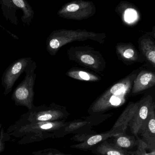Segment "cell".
Segmentation results:
<instances>
[{"mask_svg":"<svg viewBox=\"0 0 155 155\" xmlns=\"http://www.w3.org/2000/svg\"><path fill=\"white\" fill-rule=\"evenodd\" d=\"M137 17L136 12L134 10L128 9L126 10L125 15V19L128 22H131L134 21Z\"/></svg>","mask_w":155,"mask_h":155,"instance_id":"44dd1931","label":"cell"},{"mask_svg":"<svg viewBox=\"0 0 155 155\" xmlns=\"http://www.w3.org/2000/svg\"><path fill=\"white\" fill-rule=\"evenodd\" d=\"M36 67V63L34 61L27 66L25 71V77L15 87L11 97L15 105L25 107L28 110H30L34 105V88L36 77L35 73Z\"/></svg>","mask_w":155,"mask_h":155,"instance_id":"5b68a950","label":"cell"},{"mask_svg":"<svg viewBox=\"0 0 155 155\" xmlns=\"http://www.w3.org/2000/svg\"><path fill=\"white\" fill-rule=\"evenodd\" d=\"M66 123V120L34 123L17 122L12 127L15 129L17 135L25 136V138L21 140H23L25 143L32 137L33 139L35 137H55L54 133L64 126Z\"/></svg>","mask_w":155,"mask_h":155,"instance_id":"277c9868","label":"cell"},{"mask_svg":"<svg viewBox=\"0 0 155 155\" xmlns=\"http://www.w3.org/2000/svg\"><path fill=\"white\" fill-rule=\"evenodd\" d=\"M138 135L147 149L154 151L155 147V105L153 103L148 117L140 128Z\"/></svg>","mask_w":155,"mask_h":155,"instance_id":"7c38bea8","label":"cell"},{"mask_svg":"<svg viewBox=\"0 0 155 155\" xmlns=\"http://www.w3.org/2000/svg\"><path fill=\"white\" fill-rule=\"evenodd\" d=\"M1 127H2V125L0 124V131H1Z\"/></svg>","mask_w":155,"mask_h":155,"instance_id":"cb8c5ba5","label":"cell"},{"mask_svg":"<svg viewBox=\"0 0 155 155\" xmlns=\"http://www.w3.org/2000/svg\"><path fill=\"white\" fill-rule=\"evenodd\" d=\"M87 39H91L98 41L101 44L104 43L102 38L96 35L76 33L64 31H56L53 32L48 36L46 42V48L48 53L55 56L62 46L67 44L75 41H83Z\"/></svg>","mask_w":155,"mask_h":155,"instance_id":"ba28073f","label":"cell"},{"mask_svg":"<svg viewBox=\"0 0 155 155\" xmlns=\"http://www.w3.org/2000/svg\"><path fill=\"white\" fill-rule=\"evenodd\" d=\"M115 48L118 59L126 65L143 63L145 61L141 53L131 43H119Z\"/></svg>","mask_w":155,"mask_h":155,"instance_id":"4fadbf2b","label":"cell"},{"mask_svg":"<svg viewBox=\"0 0 155 155\" xmlns=\"http://www.w3.org/2000/svg\"><path fill=\"white\" fill-rule=\"evenodd\" d=\"M143 68L133 71L106 89L93 102L87 113L89 115L101 114L123 105L130 96L135 78Z\"/></svg>","mask_w":155,"mask_h":155,"instance_id":"6da1fadb","label":"cell"},{"mask_svg":"<svg viewBox=\"0 0 155 155\" xmlns=\"http://www.w3.org/2000/svg\"><path fill=\"white\" fill-rule=\"evenodd\" d=\"M113 137V140L112 144L126 151L138 146L139 144L138 139L134 136L128 135L126 134H120Z\"/></svg>","mask_w":155,"mask_h":155,"instance_id":"d6986e66","label":"cell"},{"mask_svg":"<svg viewBox=\"0 0 155 155\" xmlns=\"http://www.w3.org/2000/svg\"><path fill=\"white\" fill-rule=\"evenodd\" d=\"M66 76L76 80L85 82H97L102 79V77L91 72L80 68H73L66 72Z\"/></svg>","mask_w":155,"mask_h":155,"instance_id":"e0dca14e","label":"cell"},{"mask_svg":"<svg viewBox=\"0 0 155 155\" xmlns=\"http://www.w3.org/2000/svg\"><path fill=\"white\" fill-rule=\"evenodd\" d=\"M79 9V5L76 4H72L66 7V10L69 12H74L77 11Z\"/></svg>","mask_w":155,"mask_h":155,"instance_id":"7402d4cb","label":"cell"},{"mask_svg":"<svg viewBox=\"0 0 155 155\" xmlns=\"http://www.w3.org/2000/svg\"><path fill=\"white\" fill-rule=\"evenodd\" d=\"M70 115L66 107L52 103L49 106L34 105L27 113L22 115L17 122L34 123L66 120Z\"/></svg>","mask_w":155,"mask_h":155,"instance_id":"3957f363","label":"cell"},{"mask_svg":"<svg viewBox=\"0 0 155 155\" xmlns=\"http://www.w3.org/2000/svg\"><path fill=\"white\" fill-rule=\"evenodd\" d=\"M1 9L6 21L13 25L18 24L16 12L21 10L22 12L21 21L25 25L29 26L35 15L34 11L27 0H0Z\"/></svg>","mask_w":155,"mask_h":155,"instance_id":"52a82bcc","label":"cell"},{"mask_svg":"<svg viewBox=\"0 0 155 155\" xmlns=\"http://www.w3.org/2000/svg\"><path fill=\"white\" fill-rule=\"evenodd\" d=\"M113 114L90 115L84 118L66 122L62 127L54 133L55 137H62L69 134H90L92 127L103 123L113 116Z\"/></svg>","mask_w":155,"mask_h":155,"instance_id":"8992f818","label":"cell"},{"mask_svg":"<svg viewBox=\"0 0 155 155\" xmlns=\"http://www.w3.org/2000/svg\"><path fill=\"white\" fill-rule=\"evenodd\" d=\"M140 100L136 102H130L110 130L117 134H126L129 122L137 110Z\"/></svg>","mask_w":155,"mask_h":155,"instance_id":"9a60e30c","label":"cell"},{"mask_svg":"<svg viewBox=\"0 0 155 155\" xmlns=\"http://www.w3.org/2000/svg\"><path fill=\"white\" fill-rule=\"evenodd\" d=\"M155 73L143 69L138 73L133 82L130 96L137 95L145 90L154 86Z\"/></svg>","mask_w":155,"mask_h":155,"instance_id":"5bb4252c","label":"cell"},{"mask_svg":"<svg viewBox=\"0 0 155 155\" xmlns=\"http://www.w3.org/2000/svg\"><path fill=\"white\" fill-rule=\"evenodd\" d=\"M70 61L96 73H103L106 67V62L100 52L90 46H73L67 51Z\"/></svg>","mask_w":155,"mask_h":155,"instance_id":"7a4b0ae2","label":"cell"},{"mask_svg":"<svg viewBox=\"0 0 155 155\" xmlns=\"http://www.w3.org/2000/svg\"><path fill=\"white\" fill-rule=\"evenodd\" d=\"M140 53L145 60L153 67H155V44L152 40L145 38L139 41Z\"/></svg>","mask_w":155,"mask_h":155,"instance_id":"ac0fdd59","label":"cell"},{"mask_svg":"<svg viewBox=\"0 0 155 155\" xmlns=\"http://www.w3.org/2000/svg\"><path fill=\"white\" fill-rule=\"evenodd\" d=\"M33 154L34 155H72L63 153L58 150L52 149V148H48L44 150H40L37 152H34L33 153Z\"/></svg>","mask_w":155,"mask_h":155,"instance_id":"ffe728a7","label":"cell"},{"mask_svg":"<svg viewBox=\"0 0 155 155\" xmlns=\"http://www.w3.org/2000/svg\"><path fill=\"white\" fill-rule=\"evenodd\" d=\"M4 148V146L2 142L0 139V153L3 150Z\"/></svg>","mask_w":155,"mask_h":155,"instance_id":"603a6c76","label":"cell"},{"mask_svg":"<svg viewBox=\"0 0 155 155\" xmlns=\"http://www.w3.org/2000/svg\"><path fill=\"white\" fill-rule=\"evenodd\" d=\"M90 150L96 155H133L108 142L107 140L98 144Z\"/></svg>","mask_w":155,"mask_h":155,"instance_id":"2e32d148","label":"cell"},{"mask_svg":"<svg viewBox=\"0 0 155 155\" xmlns=\"http://www.w3.org/2000/svg\"><path fill=\"white\" fill-rule=\"evenodd\" d=\"M115 132L110 130L105 133L101 134H77L73 137L75 141H78L81 143L72 145L71 147L74 149L87 151L90 150L92 147L98 144L117 135Z\"/></svg>","mask_w":155,"mask_h":155,"instance_id":"8fae6325","label":"cell"},{"mask_svg":"<svg viewBox=\"0 0 155 155\" xmlns=\"http://www.w3.org/2000/svg\"><path fill=\"white\" fill-rule=\"evenodd\" d=\"M153 97L150 95L144 96L140 100V104L135 114L128 124L131 133L138 137L140 128L149 115L151 107L153 103Z\"/></svg>","mask_w":155,"mask_h":155,"instance_id":"30bf717a","label":"cell"},{"mask_svg":"<svg viewBox=\"0 0 155 155\" xmlns=\"http://www.w3.org/2000/svg\"><path fill=\"white\" fill-rule=\"evenodd\" d=\"M33 61L31 57H23L13 62L6 68L2 77V84L5 95L11 92L17 79Z\"/></svg>","mask_w":155,"mask_h":155,"instance_id":"9c48e42d","label":"cell"}]
</instances>
